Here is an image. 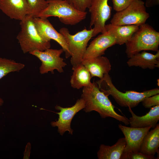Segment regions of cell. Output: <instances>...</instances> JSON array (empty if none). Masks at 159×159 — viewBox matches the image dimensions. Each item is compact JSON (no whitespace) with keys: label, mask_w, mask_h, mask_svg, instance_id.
I'll use <instances>...</instances> for the list:
<instances>
[{"label":"cell","mask_w":159,"mask_h":159,"mask_svg":"<svg viewBox=\"0 0 159 159\" xmlns=\"http://www.w3.org/2000/svg\"><path fill=\"white\" fill-rule=\"evenodd\" d=\"M81 98L85 102V107L83 109L86 112L95 111L102 118L111 117L125 125L129 124V119L127 117L116 112L115 107L108 96L100 90L96 82H93L90 86L83 87Z\"/></svg>","instance_id":"6da1fadb"},{"label":"cell","mask_w":159,"mask_h":159,"mask_svg":"<svg viewBox=\"0 0 159 159\" xmlns=\"http://www.w3.org/2000/svg\"><path fill=\"white\" fill-rule=\"evenodd\" d=\"M100 90L108 96L111 95L116 102L122 107L130 108L135 107L145 98L159 94V89L155 88L141 92L127 91L122 92L118 90L113 84L108 74L96 82Z\"/></svg>","instance_id":"7a4b0ae2"},{"label":"cell","mask_w":159,"mask_h":159,"mask_svg":"<svg viewBox=\"0 0 159 159\" xmlns=\"http://www.w3.org/2000/svg\"><path fill=\"white\" fill-rule=\"evenodd\" d=\"M21 29L16 39L24 53L36 50L43 51L51 47L50 41L44 38L40 34L34 21V17L27 15L20 21Z\"/></svg>","instance_id":"3957f363"},{"label":"cell","mask_w":159,"mask_h":159,"mask_svg":"<svg viewBox=\"0 0 159 159\" xmlns=\"http://www.w3.org/2000/svg\"><path fill=\"white\" fill-rule=\"evenodd\" d=\"M47 7L35 17L47 18L57 17L59 21L66 25H74L85 19L87 12L75 9L67 0H47Z\"/></svg>","instance_id":"277c9868"},{"label":"cell","mask_w":159,"mask_h":159,"mask_svg":"<svg viewBox=\"0 0 159 159\" xmlns=\"http://www.w3.org/2000/svg\"><path fill=\"white\" fill-rule=\"evenodd\" d=\"M125 44V52L128 58L142 51L157 52L159 51V32L145 23L139 26Z\"/></svg>","instance_id":"5b68a950"},{"label":"cell","mask_w":159,"mask_h":159,"mask_svg":"<svg viewBox=\"0 0 159 159\" xmlns=\"http://www.w3.org/2000/svg\"><path fill=\"white\" fill-rule=\"evenodd\" d=\"M93 31V28H85L72 35L66 28L62 27L59 30V32L65 38L71 53L72 68L81 63L88 42L92 37Z\"/></svg>","instance_id":"8992f818"},{"label":"cell","mask_w":159,"mask_h":159,"mask_svg":"<svg viewBox=\"0 0 159 159\" xmlns=\"http://www.w3.org/2000/svg\"><path fill=\"white\" fill-rule=\"evenodd\" d=\"M145 2L142 0L134 1L123 10L115 14L110 23L115 25H138L145 23L149 17Z\"/></svg>","instance_id":"52a82bcc"},{"label":"cell","mask_w":159,"mask_h":159,"mask_svg":"<svg viewBox=\"0 0 159 159\" xmlns=\"http://www.w3.org/2000/svg\"><path fill=\"white\" fill-rule=\"evenodd\" d=\"M63 52L62 48L59 49L49 48L43 51H35L29 54L36 57L41 61L39 68L41 74L47 73L49 72L54 74L55 69L59 73L64 72L63 68L67 64L60 57Z\"/></svg>","instance_id":"ba28073f"},{"label":"cell","mask_w":159,"mask_h":159,"mask_svg":"<svg viewBox=\"0 0 159 159\" xmlns=\"http://www.w3.org/2000/svg\"><path fill=\"white\" fill-rule=\"evenodd\" d=\"M109 0H92L89 11L90 14V26H94L92 37L106 31L105 23L110 18L112 7Z\"/></svg>","instance_id":"9c48e42d"},{"label":"cell","mask_w":159,"mask_h":159,"mask_svg":"<svg viewBox=\"0 0 159 159\" xmlns=\"http://www.w3.org/2000/svg\"><path fill=\"white\" fill-rule=\"evenodd\" d=\"M85 107V101L82 98L78 99L75 104L70 107L64 108L56 105L55 109L59 111L56 113L59 115V118L57 120L52 122L51 125L53 127H57L58 132L62 135L66 131L72 135L73 130L70 126L72 120L75 115Z\"/></svg>","instance_id":"30bf717a"},{"label":"cell","mask_w":159,"mask_h":159,"mask_svg":"<svg viewBox=\"0 0 159 159\" xmlns=\"http://www.w3.org/2000/svg\"><path fill=\"white\" fill-rule=\"evenodd\" d=\"M36 28L41 36L45 39L53 40L62 47L66 58L71 57L67 42L63 36L54 29L47 18H34Z\"/></svg>","instance_id":"8fae6325"},{"label":"cell","mask_w":159,"mask_h":159,"mask_svg":"<svg viewBox=\"0 0 159 159\" xmlns=\"http://www.w3.org/2000/svg\"><path fill=\"white\" fill-rule=\"evenodd\" d=\"M120 129L123 134L126 142V145L123 152H140L143 139L152 128L148 127L142 128L128 127L120 124Z\"/></svg>","instance_id":"7c38bea8"},{"label":"cell","mask_w":159,"mask_h":159,"mask_svg":"<svg viewBox=\"0 0 159 159\" xmlns=\"http://www.w3.org/2000/svg\"><path fill=\"white\" fill-rule=\"evenodd\" d=\"M115 38L109 32L101 33L87 47L83 59L102 56L108 48L116 44Z\"/></svg>","instance_id":"4fadbf2b"},{"label":"cell","mask_w":159,"mask_h":159,"mask_svg":"<svg viewBox=\"0 0 159 159\" xmlns=\"http://www.w3.org/2000/svg\"><path fill=\"white\" fill-rule=\"evenodd\" d=\"M0 9L10 19L20 21L29 12L26 0H0Z\"/></svg>","instance_id":"5bb4252c"},{"label":"cell","mask_w":159,"mask_h":159,"mask_svg":"<svg viewBox=\"0 0 159 159\" xmlns=\"http://www.w3.org/2000/svg\"><path fill=\"white\" fill-rule=\"evenodd\" d=\"M81 63L89 70L92 77H96L100 79L105 74H108L111 69L108 59L102 56L83 59Z\"/></svg>","instance_id":"9a60e30c"},{"label":"cell","mask_w":159,"mask_h":159,"mask_svg":"<svg viewBox=\"0 0 159 159\" xmlns=\"http://www.w3.org/2000/svg\"><path fill=\"white\" fill-rule=\"evenodd\" d=\"M150 108L146 115L140 116L136 115L131 109L129 108V111L132 115V117L129 119L130 127L142 128L150 126L154 128L159 120V105Z\"/></svg>","instance_id":"2e32d148"},{"label":"cell","mask_w":159,"mask_h":159,"mask_svg":"<svg viewBox=\"0 0 159 159\" xmlns=\"http://www.w3.org/2000/svg\"><path fill=\"white\" fill-rule=\"evenodd\" d=\"M127 64L129 67H138L143 69H153L159 67V50L155 54L143 51L129 58Z\"/></svg>","instance_id":"e0dca14e"},{"label":"cell","mask_w":159,"mask_h":159,"mask_svg":"<svg viewBox=\"0 0 159 159\" xmlns=\"http://www.w3.org/2000/svg\"><path fill=\"white\" fill-rule=\"evenodd\" d=\"M139 26L138 25H118L110 23L105 25V28L115 38L116 44L121 45L128 41Z\"/></svg>","instance_id":"ac0fdd59"},{"label":"cell","mask_w":159,"mask_h":159,"mask_svg":"<svg viewBox=\"0 0 159 159\" xmlns=\"http://www.w3.org/2000/svg\"><path fill=\"white\" fill-rule=\"evenodd\" d=\"M159 124L149 131L144 137L140 146V152L145 155L154 156L159 151Z\"/></svg>","instance_id":"d6986e66"},{"label":"cell","mask_w":159,"mask_h":159,"mask_svg":"<svg viewBox=\"0 0 159 159\" xmlns=\"http://www.w3.org/2000/svg\"><path fill=\"white\" fill-rule=\"evenodd\" d=\"M73 72L71 77L70 83L74 88H80L90 86L92 84V78L87 69L82 63L72 67Z\"/></svg>","instance_id":"ffe728a7"},{"label":"cell","mask_w":159,"mask_h":159,"mask_svg":"<svg viewBox=\"0 0 159 159\" xmlns=\"http://www.w3.org/2000/svg\"><path fill=\"white\" fill-rule=\"evenodd\" d=\"M126 145L125 138L119 139L114 145L110 146L101 144L97 153L99 159H120Z\"/></svg>","instance_id":"44dd1931"},{"label":"cell","mask_w":159,"mask_h":159,"mask_svg":"<svg viewBox=\"0 0 159 159\" xmlns=\"http://www.w3.org/2000/svg\"><path fill=\"white\" fill-rule=\"evenodd\" d=\"M24 67L23 63L0 57V80L10 73L19 72Z\"/></svg>","instance_id":"7402d4cb"},{"label":"cell","mask_w":159,"mask_h":159,"mask_svg":"<svg viewBox=\"0 0 159 159\" xmlns=\"http://www.w3.org/2000/svg\"><path fill=\"white\" fill-rule=\"evenodd\" d=\"M29 8L28 15L34 18L47 6L48 2L46 0H26Z\"/></svg>","instance_id":"603a6c76"},{"label":"cell","mask_w":159,"mask_h":159,"mask_svg":"<svg viewBox=\"0 0 159 159\" xmlns=\"http://www.w3.org/2000/svg\"><path fill=\"white\" fill-rule=\"evenodd\" d=\"M154 156H148L140 152H123L120 159H154Z\"/></svg>","instance_id":"cb8c5ba5"},{"label":"cell","mask_w":159,"mask_h":159,"mask_svg":"<svg viewBox=\"0 0 159 159\" xmlns=\"http://www.w3.org/2000/svg\"><path fill=\"white\" fill-rule=\"evenodd\" d=\"M75 9L81 11H86L90 6L92 0H67Z\"/></svg>","instance_id":"d4e9b609"},{"label":"cell","mask_w":159,"mask_h":159,"mask_svg":"<svg viewBox=\"0 0 159 159\" xmlns=\"http://www.w3.org/2000/svg\"><path fill=\"white\" fill-rule=\"evenodd\" d=\"M141 102L143 106L147 108L159 105V94L146 97Z\"/></svg>","instance_id":"484cf974"},{"label":"cell","mask_w":159,"mask_h":159,"mask_svg":"<svg viewBox=\"0 0 159 159\" xmlns=\"http://www.w3.org/2000/svg\"><path fill=\"white\" fill-rule=\"evenodd\" d=\"M137 0H112L113 9L116 11H121Z\"/></svg>","instance_id":"4316f807"},{"label":"cell","mask_w":159,"mask_h":159,"mask_svg":"<svg viewBox=\"0 0 159 159\" xmlns=\"http://www.w3.org/2000/svg\"><path fill=\"white\" fill-rule=\"evenodd\" d=\"M159 4V0H145V7H150Z\"/></svg>","instance_id":"83f0119b"},{"label":"cell","mask_w":159,"mask_h":159,"mask_svg":"<svg viewBox=\"0 0 159 159\" xmlns=\"http://www.w3.org/2000/svg\"><path fill=\"white\" fill-rule=\"evenodd\" d=\"M31 145L30 143L28 142L26 144L24 152L23 159H29V158Z\"/></svg>","instance_id":"f1b7e54d"},{"label":"cell","mask_w":159,"mask_h":159,"mask_svg":"<svg viewBox=\"0 0 159 159\" xmlns=\"http://www.w3.org/2000/svg\"><path fill=\"white\" fill-rule=\"evenodd\" d=\"M4 101L3 100L0 98V106H2L4 104Z\"/></svg>","instance_id":"f546056e"}]
</instances>
